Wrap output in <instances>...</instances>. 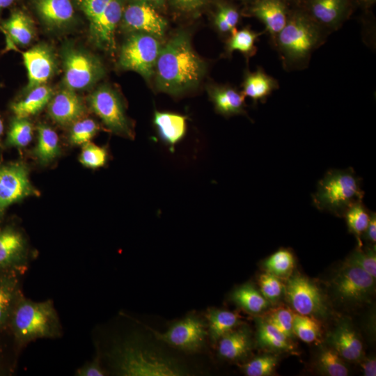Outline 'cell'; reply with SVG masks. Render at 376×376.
I'll return each instance as SVG.
<instances>
[{"label": "cell", "mask_w": 376, "mask_h": 376, "mask_svg": "<svg viewBox=\"0 0 376 376\" xmlns=\"http://www.w3.org/2000/svg\"><path fill=\"white\" fill-rule=\"evenodd\" d=\"M205 72V64L192 48L189 35L175 34L161 49L155 68L157 88L177 95L198 85Z\"/></svg>", "instance_id": "cell-1"}, {"label": "cell", "mask_w": 376, "mask_h": 376, "mask_svg": "<svg viewBox=\"0 0 376 376\" xmlns=\"http://www.w3.org/2000/svg\"><path fill=\"white\" fill-rule=\"evenodd\" d=\"M9 323L19 347L39 338H57L62 334L59 318L52 300L33 301L21 295Z\"/></svg>", "instance_id": "cell-2"}, {"label": "cell", "mask_w": 376, "mask_h": 376, "mask_svg": "<svg viewBox=\"0 0 376 376\" xmlns=\"http://www.w3.org/2000/svg\"><path fill=\"white\" fill-rule=\"evenodd\" d=\"M113 367L124 376H179L186 371L172 359L130 338L112 352Z\"/></svg>", "instance_id": "cell-3"}, {"label": "cell", "mask_w": 376, "mask_h": 376, "mask_svg": "<svg viewBox=\"0 0 376 376\" xmlns=\"http://www.w3.org/2000/svg\"><path fill=\"white\" fill-rule=\"evenodd\" d=\"M283 63L288 67L306 64L311 53L322 42L319 25L306 13L295 12L274 40Z\"/></svg>", "instance_id": "cell-4"}, {"label": "cell", "mask_w": 376, "mask_h": 376, "mask_svg": "<svg viewBox=\"0 0 376 376\" xmlns=\"http://www.w3.org/2000/svg\"><path fill=\"white\" fill-rule=\"evenodd\" d=\"M361 179L352 168L331 169L318 182L313 203L318 210L342 217L353 204L363 201Z\"/></svg>", "instance_id": "cell-5"}, {"label": "cell", "mask_w": 376, "mask_h": 376, "mask_svg": "<svg viewBox=\"0 0 376 376\" xmlns=\"http://www.w3.org/2000/svg\"><path fill=\"white\" fill-rule=\"evenodd\" d=\"M161 49L159 38L146 33H132L122 45L118 65L148 80L154 75Z\"/></svg>", "instance_id": "cell-6"}, {"label": "cell", "mask_w": 376, "mask_h": 376, "mask_svg": "<svg viewBox=\"0 0 376 376\" xmlns=\"http://www.w3.org/2000/svg\"><path fill=\"white\" fill-rule=\"evenodd\" d=\"M63 82L72 91L87 89L104 75L101 61L84 50L68 47L63 52Z\"/></svg>", "instance_id": "cell-7"}, {"label": "cell", "mask_w": 376, "mask_h": 376, "mask_svg": "<svg viewBox=\"0 0 376 376\" xmlns=\"http://www.w3.org/2000/svg\"><path fill=\"white\" fill-rule=\"evenodd\" d=\"M88 101L93 111L107 128L116 134L132 137L131 124L126 116L123 104L113 89L102 86L88 96Z\"/></svg>", "instance_id": "cell-8"}, {"label": "cell", "mask_w": 376, "mask_h": 376, "mask_svg": "<svg viewBox=\"0 0 376 376\" xmlns=\"http://www.w3.org/2000/svg\"><path fill=\"white\" fill-rule=\"evenodd\" d=\"M285 292L297 313L311 317L325 316L327 306L321 290L310 279L299 274L290 277Z\"/></svg>", "instance_id": "cell-9"}, {"label": "cell", "mask_w": 376, "mask_h": 376, "mask_svg": "<svg viewBox=\"0 0 376 376\" xmlns=\"http://www.w3.org/2000/svg\"><path fill=\"white\" fill-rule=\"evenodd\" d=\"M29 169L16 162L0 166V218L12 203L39 192L29 179Z\"/></svg>", "instance_id": "cell-10"}, {"label": "cell", "mask_w": 376, "mask_h": 376, "mask_svg": "<svg viewBox=\"0 0 376 376\" xmlns=\"http://www.w3.org/2000/svg\"><path fill=\"white\" fill-rule=\"evenodd\" d=\"M375 279L362 269L345 264L333 280L336 295L343 301L362 303L370 299L375 290Z\"/></svg>", "instance_id": "cell-11"}, {"label": "cell", "mask_w": 376, "mask_h": 376, "mask_svg": "<svg viewBox=\"0 0 376 376\" xmlns=\"http://www.w3.org/2000/svg\"><path fill=\"white\" fill-rule=\"evenodd\" d=\"M120 22L131 33H146L159 39L163 37L167 26L166 20L156 8L135 0L125 6Z\"/></svg>", "instance_id": "cell-12"}, {"label": "cell", "mask_w": 376, "mask_h": 376, "mask_svg": "<svg viewBox=\"0 0 376 376\" xmlns=\"http://www.w3.org/2000/svg\"><path fill=\"white\" fill-rule=\"evenodd\" d=\"M29 256L27 241L19 230L11 226L0 228L1 273H24Z\"/></svg>", "instance_id": "cell-13"}, {"label": "cell", "mask_w": 376, "mask_h": 376, "mask_svg": "<svg viewBox=\"0 0 376 376\" xmlns=\"http://www.w3.org/2000/svg\"><path fill=\"white\" fill-rule=\"evenodd\" d=\"M148 329L159 340L191 352L197 351L203 345L206 336L203 323L194 317H188L175 323L164 333Z\"/></svg>", "instance_id": "cell-14"}, {"label": "cell", "mask_w": 376, "mask_h": 376, "mask_svg": "<svg viewBox=\"0 0 376 376\" xmlns=\"http://www.w3.org/2000/svg\"><path fill=\"white\" fill-rule=\"evenodd\" d=\"M124 0H111L103 13L90 24L92 42L99 48L112 52L116 47L115 33L121 22Z\"/></svg>", "instance_id": "cell-15"}, {"label": "cell", "mask_w": 376, "mask_h": 376, "mask_svg": "<svg viewBox=\"0 0 376 376\" xmlns=\"http://www.w3.org/2000/svg\"><path fill=\"white\" fill-rule=\"evenodd\" d=\"M27 70V91L45 84L56 70V60L52 49L46 45H38L22 54Z\"/></svg>", "instance_id": "cell-16"}, {"label": "cell", "mask_w": 376, "mask_h": 376, "mask_svg": "<svg viewBox=\"0 0 376 376\" xmlns=\"http://www.w3.org/2000/svg\"><path fill=\"white\" fill-rule=\"evenodd\" d=\"M31 3L40 19L49 29L66 28L75 19L73 0H31Z\"/></svg>", "instance_id": "cell-17"}, {"label": "cell", "mask_w": 376, "mask_h": 376, "mask_svg": "<svg viewBox=\"0 0 376 376\" xmlns=\"http://www.w3.org/2000/svg\"><path fill=\"white\" fill-rule=\"evenodd\" d=\"M49 114L62 125L73 124L85 113L86 107L81 97L71 89L65 88L51 98Z\"/></svg>", "instance_id": "cell-18"}, {"label": "cell", "mask_w": 376, "mask_h": 376, "mask_svg": "<svg viewBox=\"0 0 376 376\" xmlns=\"http://www.w3.org/2000/svg\"><path fill=\"white\" fill-rule=\"evenodd\" d=\"M250 13L263 22L266 31L274 40L284 27L288 18L283 0H256L250 9Z\"/></svg>", "instance_id": "cell-19"}, {"label": "cell", "mask_w": 376, "mask_h": 376, "mask_svg": "<svg viewBox=\"0 0 376 376\" xmlns=\"http://www.w3.org/2000/svg\"><path fill=\"white\" fill-rule=\"evenodd\" d=\"M308 15L318 25L329 28L339 26L349 10L348 0H308Z\"/></svg>", "instance_id": "cell-20"}, {"label": "cell", "mask_w": 376, "mask_h": 376, "mask_svg": "<svg viewBox=\"0 0 376 376\" xmlns=\"http://www.w3.org/2000/svg\"><path fill=\"white\" fill-rule=\"evenodd\" d=\"M210 97L217 113L229 117L246 114L245 96L230 86H211L208 88Z\"/></svg>", "instance_id": "cell-21"}, {"label": "cell", "mask_w": 376, "mask_h": 376, "mask_svg": "<svg viewBox=\"0 0 376 376\" xmlns=\"http://www.w3.org/2000/svg\"><path fill=\"white\" fill-rule=\"evenodd\" d=\"M333 349L343 359L357 361L363 356V344L356 331L346 322L336 327L330 337Z\"/></svg>", "instance_id": "cell-22"}, {"label": "cell", "mask_w": 376, "mask_h": 376, "mask_svg": "<svg viewBox=\"0 0 376 376\" xmlns=\"http://www.w3.org/2000/svg\"><path fill=\"white\" fill-rule=\"evenodd\" d=\"M242 88L244 95L257 103L258 101L265 102L279 88V84L274 77L259 69L254 72H247L244 75Z\"/></svg>", "instance_id": "cell-23"}, {"label": "cell", "mask_w": 376, "mask_h": 376, "mask_svg": "<svg viewBox=\"0 0 376 376\" xmlns=\"http://www.w3.org/2000/svg\"><path fill=\"white\" fill-rule=\"evenodd\" d=\"M153 123L160 138L173 147L186 132V117L170 112L155 111Z\"/></svg>", "instance_id": "cell-24"}, {"label": "cell", "mask_w": 376, "mask_h": 376, "mask_svg": "<svg viewBox=\"0 0 376 376\" xmlns=\"http://www.w3.org/2000/svg\"><path fill=\"white\" fill-rule=\"evenodd\" d=\"M19 274L15 272L0 274V327L9 323L13 308L22 295Z\"/></svg>", "instance_id": "cell-25"}, {"label": "cell", "mask_w": 376, "mask_h": 376, "mask_svg": "<svg viewBox=\"0 0 376 376\" xmlns=\"http://www.w3.org/2000/svg\"><path fill=\"white\" fill-rule=\"evenodd\" d=\"M53 91L46 84L29 91L26 96L12 104L11 109L17 118H28L41 111L50 101Z\"/></svg>", "instance_id": "cell-26"}, {"label": "cell", "mask_w": 376, "mask_h": 376, "mask_svg": "<svg viewBox=\"0 0 376 376\" xmlns=\"http://www.w3.org/2000/svg\"><path fill=\"white\" fill-rule=\"evenodd\" d=\"M3 26L12 41L17 45H28L35 36L32 19L20 10L13 11Z\"/></svg>", "instance_id": "cell-27"}, {"label": "cell", "mask_w": 376, "mask_h": 376, "mask_svg": "<svg viewBox=\"0 0 376 376\" xmlns=\"http://www.w3.org/2000/svg\"><path fill=\"white\" fill-rule=\"evenodd\" d=\"M251 345L250 335L246 329L231 330L219 339V353L226 359H238L247 354Z\"/></svg>", "instance_id": "cell-28"}, {"label": "cell", "mask_w": 376, "mask_h": 376, "mask_svg": "<svg viewBox=\"0 0 376 376\" xmlns=\"http://www.w3.org/2000/svg\"><path fill=\"white\" fill-rule=\"evenodd\" d=\"M61 152L58 136L50 127L40 124L38 126V143L33 150V155L41 164L54 160Z\"/></svg>", "instance_id": "cell-29"}, {"label": "cell", "mask_w": 376, "mask_h": 376, "mask_svg": "<svg viewBox=\"0 0 376 376\" xmlns=\"http://www.w3.org/2000/svg\"><path fill=\"white\" fill-rule=\"evenodd\" d=\"M207 318L210 337L213 342L231 331L239 322V318L235 313L219 309H210Z\"/></svg>", "instance_id": "cell-30"}, {"label": "cell", "mask_w": 376, "mask_h": 376, "mask_svg": "<svg viewBox=\"0 0 376 376\" xmlns=\"http://www.w3.org/2000/svg\"><path fill=\"white\" fill-rule=\"evenodd\" d=\"M231 297L241 308L251 313H260L269 306V301L251 284L237 288Z\"/></svg>", "instance_id": "cell-31"}, {"label": "cell", "mask_w": 376, "mask_h": 376, "mask_svg": "<svg viewBox=\"0 0 376 376\" xmlns=\"http://www.w3.org/2000/svg\"><path fill=\"white\" fill-rule=\"evenodd\" d=\"M257 338L263 347L278 350H291L293 348L290 339L266 318L258 322Z\"/></svg>", "instance_id": "cell-32"}, {"label": "cell", "mask_w": 376, "mask_h": 376, "mask_svg": "<svg viewBox=\"0 0 376 376\" xmlns=\"http://www.w3.org/2000/svg\"><path fill=\"white\" fill-rule=\"evenodd\" d=\"M261 33H257L249 28H243L240 30L235 29L230 33L226 49L228 54L234 51H239L246 57H250L256 52L255 42Z\"/></svg>", "instance_id": "cell-33"}, {"label": "cell", "mask_w": 376, "mask_h": 376, "mask_svg": "<svg viewBox=\"0 0 376 376\" xmlns=\"http://www.w3.org/2000/svg\"><path fill=\"white\" fill-rule=\"evenodd\" d=\"M295 259L292 252L288 249H279L269 256L263 263L267 272L279 278L288 277L291 274Z\"/></svg>", "instance_id": "cell-34"}, {"label": "cell", "mask_w": 376, "mask_h": 376, "mask_svg": "<svg viewBox=\"0 0 376 376\" xmlns=\"http://www.w3.org/2000/svg\"><path fill=\"white\" fill-rule=\"evenodd\" d=\"M343 216L350 232L357 237L359 246H361L360 238L368 225L370 213L369 214L363 202L360 201L351 205Z\"/></svg>", "instance_id": "cell-35"}, {"label": "cell", "mask_w": 376, "mask_h": 376, "mask_svg": "<svg viewBox=\"0 0 376 376\" xmlns=\"http://www.w3.org/2000/svg\"><path fill=\"white\" fill-rule=\"evenodd\" d=\"M33 126L27 118L16 117L11 123L6 143L8 146L25 147L32 140Z\"/></svg>", "instance_id": "cell-36"}, {"label": "cell", "mask_w": 376, "mask_h": 376, "mask_svg": "<svg viewBox=\"0 0 376 376\" xmlns=\"http://www.w3.org/2000/svg\"><path fill=\"white\" fill-rule=\"evenodd\" d=\"M293 333L304 342L312 343L320 336V327L313 317L294 313Z\"/></svg>", "instance_id": "cell-37"}, {"label": "cell", "mask_w": 376, "mask_h": 376, "mask_svg": "<svg viewBox=\"0 0 376 376\" xmlns=\"http://www.w3.org/2000/svg\"><path fill=\"white\" fill-rule=\"evenodd\" d=\"M345 264L358 267L373 278L376 277L375 246L364 250L357 248L347 258Z\"/></svg>", "instance_id": "cell-38"}, {"label": "cell", "mask_w": 376, "mask_h": 376, "mask_svg": "<svg viewBox=\"0 0 376 376\" xmlns=\"http://www.w3.org/2000/svg\"><path fill=\"white\" fill-rule=\"evenodd\" d=\"M318 363L322 370L330 376H346L348 370L342 357L334 350H323L319 356Z\"/></svg>", "instance_id": "cell-39"}, {"label": "cell", "mask_w": 376, "mask_h": 376, "mask_svg": "<svg viewBox=\"0 0 376 376\" xmlns=\"http://www.w3.org/2000/svg\"><path fill=\"white\" fill-rule=\"evenodd\" d=\"M239 19L240 13L235 7L228 4H221L214 17V24L220 32L230 33L236 29Z\"/></svg>", "instance_id": "cell-40"}, {"label": "cell", "mask_w": 376, "mask_h": 376, "mask_svg": "<svg viewBox=\"0 0 376 376\" xmlns=\"http://www.w3.org/2000/svg\"><path fill=\"white\" fill-rule=\"evenodd\" d=\"M98 125L91 118L78 120L73 123L70 140L72 144L81 145L89 142L98 131Z\"/></svg>", "instance_id": "cell-41"}, {"label": "cell", "mask_w": 376, "mask_h": 376, "mask_svg": "<svg viewBox=\"0 0 376 376\" xmlns=\"http://www.w3.org/2000/svg\"><path fill=\"white\" fill-rule=\"evenodd\" d=\"M277 358L272 354H263L254 358L244 366V373L248 376H267L272 374Z\"/></svg>", "instance_id": "cell-42"}, {"label": "cell", "mask_w": 376, "mask_h": 376, "mask_svg": "<svg viewBox=\"0 0 376 376\" xmlns=\"http://www.w3.org/2000/svg\"><path fill=\"white\" fill-rule=\"evenodd\" d=\"M79 160L85 166L99 168L106 164L107 152L105 148L88 142L83 146Z\"/></svg>", "instance_id": "cell-43"}, {"label": "cell", "mask_w": 376, "mask_h": 376, "mask_svg": "<svg viewBox=\"0 0 376 376\" xmlns=\"http://www.w3.org/2000/svg\"><path fill=\"white\" fill-rule=\"evenodd\" d=\"M293 315L289 308L282 307L273 310L266 319L290 339L294 335Z\"/></svg>", "instance_id": "cell-44"}, {"label": "cell", "mask_w": 376, "mask_h": 376, "mask_svg": "<svg viewBox=\"0 0 376 376\" xmlns=\"http://www.w3.org/2000/svg\"><path fill=\"white\" fill-rule=\"evenodd\" d=\"M259 285L261 294L269 302L276 301L284 288L279 278L269 272L260 276Z\"/></svg>", "instance_id": "cell-45"}, {"label": "cell", "mask_w": 376, "mask_h": 376, "mask_svg": "<svg viewBox=\"0 0 376 376\" xmlns=\"http://www.w3.org/2000/svg\"><path fill=\"white\" fill-rule=\"evenodd\" d=\"M111 0H73L75 7L86 17L89 24L93 22L105 10Z\"/></svg>", "instance_id": "cell-46"}, {"label": "cell", "mask_w": 376, "mask_h": 376, "mask_svg": "<svg viewBox=\"0 0 376 376\" xmlns=\"http://www.w3.org/2000/svg\"><path fill=\"white\" fill-rule=\"evenodd\" d=\"M77 376H104L106 372L102 367L100 356H96L91 361L86 362L77 369L75 373Z\"/></svg>", "instance_id": "cell-47"}, {"label": "cell", "mask_w": 376, "mask_h": 376, "mask_svg": "<svg viewBox=\"0 0 376 376\" xmlns=\"http://www.w3.org/2000/svg\"><path fill=\"white\" fill-rule=\"evenodd\" d=\"M208 0H172L173 4L183 12H194L203 7Z\"/></svg>", "instance_id": "cell-48"}, {"label": "cell", "mask_w": 376, "mask_h": 376, "mask_svg": "<svg viewBox=\"0 0 376 376\" xmlns=\"http://www.w3.org/2000/svg\"><path fill=\"white\" fill-rule=\"evenodd\" d=\"M364 237L371 243L376 242V214L375 212H370L368 225L363 233Z\"/></svg>", "instance_id": "cell-49"}, {"label": "cell", "mask_w": 376, "mask_h": 376, "mask_svg": "<svg viewBox=\"0 0 376 376\" xmlns=\"http://www.w3.org/2000/svg\"><path fill=\"white\" fill-rule=\"evenodd\" d=\"M362 368L364 375L375 376L376 375V361L375 358L367 359L362 363Z\"/></svg>", "instance_id": "cell-50"}, {"label": "cell", "mask_w": 376, "mask_h": 376, "mask_svg": "<svg viewBox=\"0 0 376 376\" xmlns=\"http://www.w3.org/2000/svg\"><path fill=\"white\" fill-rule=\"evenodd\" d=\"M135 1H139L146 3L157 9L162 7L164 5L165 0H135Z\"/></svg>", "instance_id": "cell-51"}, {"label": "cell", "mask_w": 376, "mask_h": 376, "mask_svg": "<svg viewBox=\"0 0 376 376\" xmlns=\"http://www.w3.org/2000/svg\"><path fill=\"white\" fill-rule=\"evenodd\" d=\"M15 0H0V11L10 7Z\"/></svg>", "instance_id": "cell-52"}, {"label": "cell", "mask_w": 376, "mask_h": 376, "mask_svg": "<svg viewBox=\"0 0 376 376\" xmlns=\"http://www.w3.org/2000/svg\"><path fill=\"white\" fill-rule=\"evenodd\" d=\"M3 132V123L2 120L0 118V137L2 135Z\"/></svg>", "instance_id": "cell-53"}, {"label": "cell", "mask_w": 376, "mask_h": 376, "mask_svg": "<svg viewBox=\"0 0 376 376\" xmlns=\"http://www.w3.org/2000/svg\"><path fill=\"white\" fill-rule=\"evenodd\" d=\"M361 1L368 5L372 4L375 1V0H361Z\"/></svg>", "instance_id": "cell-54"}]
</instances>
